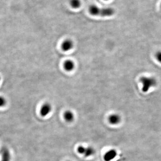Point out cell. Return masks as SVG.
<instances>
[{"instance_id":"1","label":"cell","mask_w":161,"mask_h":161,"mask_svg":"<svg viewBox=\"0 0 161 161\" xmlns=\"http://www.w3.org/2000/svg\"><path fill=\"white\" fill-rule=\"evenodd\" d=\"M140 82L142 84V90L144 92H147L149 89L156 86L157 84L156 80L152 77L143 76L141 78Z\"/></svg>"},{"instance_id":"2","label":"cell","mask_w":161,"mask_h":161,"mask_svg":"<svg viewBox=\"0 0 161 161\" xmlns=\"http://www.w3.org/2000/svg\"><path fill=\"white\" fill-rule=\"evenodd\" d=\"M52 110V105L49 103H44L41 106L40 109V114L42 117H47L48 116Z\"/></svg>"},{"instance_id":"3","label":"cell","mask_w":161,"mask_h":161,"mask_svg":"<svg viewBox=\"0 0 161 161\" xmlns=\"http://www.w3.org/2000/svg\"><path fill=\"white\" fill-rule=\"evenodd\" d=\"M1 161H11V154L7 148H2L1 150Z\"/></svg>"},{"instance_id":"4","label":"cell","mask_w":161,"mask_h":161,"mask_svg":"<svg viewBox=\"0 0 161 161\" xmlns=\"http://www.w3.org/2000/svg\"><path fill=\"white\" fill-rule=\"evenodd\" d=\"M74 47V43L70 39H66L61 44V48L65 52H68Z\"/></svg>"},{"instance_id":"5","label":"cell","mask_w":161,"mask_h":161,"mask_svg":"<svg viewBox=\"0 0 161 161\" xmlns=\"http://www.w3.org/2000/svg\"><path fill=\"white\" fill-rule=\"evenodd\" d=\"M115 11L111 8H104L100 9V15L102 17H110L113 15Z\"/></svg>"},{"instance_id":"6","label":"cell","mask_w":161,"mask_h":161,"mask_svg":"<svg viewBox=\"0 0 161 161\" xmlns=\"http://www.w3.org/2000/svg\"><path fill=\"white\" fill-rule=\"evenodd\" d=\"M117 152L114 149H111L107 151L104 155L105 161H110L115 158L117 156Z\"/></svg>"},{"instance_id":"7","label":"cell","mask_w":161,"mask_h":161,"mask_svg":"<svg viewBox=\"0 0 161 161\" xmlns=\"http://www.w3.org/2000/svg\"><path fill=\"white\" fill-rule=\"evenodd\" d=\"M63 118L67 123H72L74 119V113L70 110L66 111L63 114Z\"/></svg>"},{"instance_id":"8","label":"cell","mask_w":161,"mask_h":161,"mask_svg":"<svg viewBox=\"0 0 161 161\" xmlns=\"http://www.w3.org/2000/svg\"><path fill=\"white\" fill-rule=\"evenodd\" d=\"M64 68L67 72H71L74 70L75 68V64L73 60H66L64 63Z\"/></svg>"},{"instance_id":"9","label":"cell","mask_w":161,"mask_h":161,"mask_svg":"<svg viewBox=\"0 0 161 161\" xmlns=\"http://www.w3.org/2000/svg\"><path fill=\"white\" fill-rule=\"evenodd\" d=\"M120 118L117 114H112L109 117V121L110 124L112 125H116L119 124L120 122Z\"/></svg>"},{"instance_id":"10","label":"cell","mask_w":161,"mask_h":161,"mask_svg":"<svg viewBox=\"0 0 161 161\" xmlns=\"http://www.w3.org/2000/svg\"><path fill=\"white\" fill-rule=\"evenodd\" d=\"M101 8L96 5H93L90 6L89 8V11L91 15L93 16L100 15Z\"/></svg>"},{"instance_id":"11","label":"cell","mask_w":161,"mask_h":161,"mask_svg":"<svg viewBox=\"0 0 161 161\" xmlns=\"http://www.w3.org/2000/svg\"><path fill=\"white\" fill-rule=\"evenodd\" d=\"M95 151L92 147H86L85 153L83 155L85 157H89L93 156L95 154Z\"/></svg>"},{"instance_id":"12","label":"cell","mask_w":161,"mask_h":161,"mask_svg":"<svg viewBox=\"0 0 161 161\" xmlns=\"http://www.w3.org/2000/svg\"><path fill=\"white\" fill-rule=\"evenodd\" d=\"M70 5L73 8L77 9L80 7L81 2L80 0H70Z\"/></svg>"},{"instance_id":"13","label":"cell","mask_w":161,"mask_h":161,"mask_svg":"<svg viewBox=\"0 0 161 161\" xmlns=\"http://www.w3.org/2000/svg\"><path fill=\"white\" fill-rule=\"evenodd\" d=\"M85 149H86V147L83 146H79L77 147L76 151L80 154L83 155L85 153Z\"/></svg>"},{"instance_id":"14","label":"cell","mask_w":161,"mask_h":161,"mask_svg":"<svg viewBox=\"0 0 161 161\" xmlns=\"http://www.w3.org/2000/svg\"><path fill=\"white\" fill-rule=\"evenodd\" d=\"M6 102L7 101L4 97L0 96V107L5 106V105L6 104Z\"/></svg>"},{"instance_id":"15","label":"cell","mask_w":161,"mask_h":161,"mask_svg":"<svg viewBox=\"0 0 161 161\" xmlns=\"http://www.w3.org/2000/svg\"><path fill=\"white\" fill-rule=\"evenodd\" d=\"M155 58L157 60L161 63V51H159L157 52L156 53Z\"/></svg>"},{"instance_id":"16","label":"cell","mask_w":161,"mask_h":161,"mask_svg":"<svg viewBox=\"0 0 161 161\" xmlns=\"http://www.w3.org/2000/svg\"><path fill=\"white\" fill-rule=\"evenodd\" d=\"M105 1H109V0H105Z\"/></svg>"},{"instance_id":"17","label":"cell","mask_w":161,"mask_h":161,"mask_svg":"<svg viewBox=\"0 0 161 161\" xmlns=\"http://www.w3.org/2000/svg\"><path fill=\"white\" fill-rule=\"evenodd\" d=\"M0 80H1V78H0Z\"/></svg>"},{"instance_id":"18","label":"cell","mask_w":161,"mask_h":161,"mask_svg":"<svg viewBox=\"0 0 161 161\" xmlns=\"http://www.w3.org/2000/svg\"></svg>"},{"instance_id":"19","label":"cell","mask_w":161,"mask_h":161,"mask_svg":"<svg viewBox=\"0 0 161 161\" xmlns=\"http://www.w3.org/2000/svg\"></svg>"}]
</instances>
